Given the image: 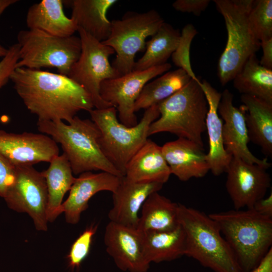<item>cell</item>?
Wrapping results in <instances>:
<instances>
[{
  "mask_svg": "<svg viewBox=\"0 0 272 272\" xmlns=\"http://www.w3.org/2000/svg\"><path fill=\"white\" fill-rule=\"evenodd\" d=\"M16 92L38 120L71 122L81 110L94 107L90 95L67 76L17 67L11 76Z\"/></svg>",
  "mask_w": 272,
  "mask_h": 272,
  "instance_id": "cell-1",
  "label": "cell"
},
{
  "mask_svg": "<svg viewBox=\"0 0 272 272\" xmlns=\"http://www.w3.org/2000/svg\"><path fill=\"white\" fill-rule=\"evenodd\" d=\"M218 225L242 272H252L272 248V218L252 208L214 213Z\"/></svg>",
  "mask_w": 272,
  "mask_h": 272,
  "instance_id": "cell-2",
  "label": "cell"
},
{
  "mask_svg": "<svg viewBox=\"0 0 272 272\" xmlns=\"http://www.w3.org/2000/svg\"><path fill=\"white\" fill-rule=\"evenodd\" d=\"M37 125L39 131L61 145L74 174L101 171L123 177L102 150L100 131L92 120L76 116L67 124L38 120Z\"/></svg>",
  "mask_w": 272,
  "mask_h": 272,
  "instance_id": "cell-3",
  "label": "cell"
},
{
  "mask_svg": "<svg viewBox=\"0 0 272 272\" xmlns=\"http://www.w3.org/2000/svg\"><path fill=\"white\" fill-rule=\"evenodd\" d=\"M179 224L185 236V254L215 272H242L217 224L209 215L179 203Z\"/></svg>",
  "mask_w": 272,
  "mask_h": 272,
  "instance_id": "cell-4",
  "label": "cell"
},
{
  "mask_svg": "<svg viewBox=\"0 0 272 272\" xmlns=\"http://www.w3.org/2000/svg\"><path fill=\"white\" fill-rule=\"evenodd\" d=\"M201 82L190 79L180 90L159 103V117L150 125L149 136L167 132L203 148L208 104Z\"/></svg>",
  "mask_w": 272,
  "mask_h": 272,
  "instance_id": "cell-5",
  "label": "cell"
},
{
  "mask_svg": "<svg viewBox=\"0 0 272 272\" xmlns=\"http://www.w3.org/2000/svg\"><path fill=\"white\" fill-rule=\"evenodd\" d=\"M89 112L99 130L102 150L124 176L127 163L148 139L150 125L160 116L158 104L146 109L141 121L132 127L119 121L114 107L93 109Z\"/></svg>",
  "mask_w": 272,
  "mask_h": 272,
  "instance_id": "cell-6",
  "label": "cell"
},
{
  "mask_svg": "<svg viewBox=\"0 0 272 272\" xmlns=\"http://www.w3.org/2000/svg\"><path fill=\"white\" fill-rule=\"evenodd\" d=\"M227 32L225 48L218 61L217 75L224 86L232 81L247 60L260 48L248 20L253 0H214Z\"/></svg>",
  "mask_w": 272,
  "mask_h": 272,
  "instance_id": "cell-7",
  "label": "cell"
},
{
  "mask_svg": "<svg viewBox=\"0 0 272 272\" xmlns=\"http://www.w3.org/2000/svg\"><path fill=\"white\" fill-rule=\"evenodd\" d=\"M19 59L17 67L40 70L54 67L68 76L81 52L79 37L56 36L37 30H22L17 34Z\"/></svg>",
  "mask_w": 272,
  "mask_h": 272,
  "instance_id": "cell-8",
  "label": "cell"
},
{
  "mask_svg": "<svg viewBox=\"0 0 272 272\" xmlns=\"http://www.w3.org/2000/svg\"><path fill=\"white\" fill-rule=\"evenodd\" d=\"M164 20L155 10L144 13L128 11L111 22L110 35L102 42L113 48L116 57L112 66L119 76L133 71L136 54L146 49V39L154 35Z\"/></svg>",
  "mask_w": 272,
  "mask_h": 272,
  "instance_id": "cell-9",
  "label": "cell"
},
{
  "mask_svg": "<svg viewBox=\"0 0 272 272\" xmlns=\"http://www.w3.org/2000/svg\"><path fill=\"white\" fill-rule=\"evenodd\" d=\"M77 31L81 42V52L68 77L90 95L96 109L113 107L101 98L99 91L103 81L120 76L109 60L115 52L81 28Z\"/></svg>",
  "mask_w": 272,
  "mask_h": 272,
  "instance_id": "cell-10",
  "label": "cell"
},
{
  "mask_svg": "<svg viewBox=\"0 0 272 272\" xmlns=\"http://www.w3.org/2000/svg\"><path fill=\"white\" fill-rule=\"evenodd\" d=\"M4 199L10 209L28 214L36 230H47L48 192L42 172L32 165L16 167L14 181Z\"/></svg>",
  "mask_w": 272,
  "mask_h": 272,
  "instance_id": "cell-11",
  "label": "cell"
},
{
  "mask_svg": "<svg viewBox=\"0 0 272 272\" xmlns=\"http://www.w3.org/2000/svg\"><path fill=\"white\" fill-rule=\"evenodd\" d=\"M166 63L143 71H132L117 78L103 81L100 86L101 98L115 107L120 122L127 127L138 123L135 102L145 85L151 80L171 68Z\"/></svg>",
  "mask_w": 272,
  "mask_h": 272,
  "instance_id": "cell-12",
  "label": "cell"
},
{
  "mask_svg": "<svg viewBox=\"0 0 272 272\" xmlns=\"http://www.w3.org/2000/svg\"><path fill=\"white\" fill-rule=\"evenodd\" d=\"M226 173V190L236 210L252 208L270 186L266 169L239 158H232Z\"/></svg>",
  "mask_w": 272,
  "mask_h": 272,
  "instance_id": "cell-13",
  "label": "cell"
},
{
  "mask_svg": "<svg viewBox=\"0 0 272 272\" xmlns=\"http://www.w3.org/2000/svg\"><path fill=\"white\" fill-rule=\"evenodd\" d=\"M59 151L57 143L46 134L0 130V154L16 167L49 163Z\"/></svg>",
  "mask_w": 272,
  "mask_h": 272,
  "instance_id": "cell-14",
  "label": "cell"
},
{
  "mask_svg": "<svg viewBox=\"0 0 272 272\" xmlns=\"http://www.w3.org/2000/svg\"><path fill=\"white\" fill-rule=\"evenodd\" d=\"M233 95L228 89L221 93L218 106V113L222 120L223 143L226 152L232 157L246 162L255 164L267 169L271 164L267 158L255 157L249 150L244 111L241 107L237 108L233 103Z\"/></svg>",
  "mask_w": 272,
  "mask_h": 272,
  "instance_id": "cell-15",
  "label": "cell"
},
{
  "mask_svg": "<svg viewBox=\"0 0 272 272\" xmlns=\"http://www.w3.org/2000/svg\"><path fill=\"white\" fill-rule=\"evenodd\" d=\"M104 241L108 254L121 270L147 272L150 264L143 252L141 232L137 229L109 221Z\"/></svg>",
  "mask_w": 272,
  "mask_h": 272,
  "instance_id": "cell-16",
  "label": "cell"
},
{
  "mask_svg": "<svg viewBox=\"0 0 272 272\" xmlns=\"http://www.w3.org/2000/svg\"><path fill=\"white\" fill-rule=\"evenodd\" d=\"M122 177L106 172L94 173L89 171L80 174L76 178L67 199L62 204L61 211L66 222L77 224L81 214L87 209L90 199L101 191L114 192Z\"/></svg>",
  "mask_w": 272,
  "mask_h": 272,
  "instance_id": "cell-17",
  "label": "cell"
},
{
  "mask_svg": "<svg viewBox=\"0 0 272 272\" xmlns=\"http://www.w3.org/2000/svg\"><path fill=\"white\" fill-rule=\"evenodd\" d=\"M163 184L158 182H135L124 176L112 193L113 206L108 214L110 221L138 228L139 213L148 196L161 190Z\"/></svg>",
  "mask_w": 272,
  "mask_h": 272,
  "instance_id": "cell-18",
  "label": "cell"
},
{
  "mask_svg": "<svg viewBox=\"0 0 272 272\" xmlns=\"http://www.w3.org/2000/svg\"><path fill=\"white\" fill-rule=\"evenodd\" d=\"M161 148L171 174L180 181L202 177L210 171L203 148L190 140L178 138Z\"/></svg>",
  "mask_w": 272,
  "mask_h": 272,
  "instance_id": "cell-19",
  "label": "cell"
},
{
  "mask_svg": "<svg viewBox=\"0 0 272 272\" xmlns=\"http://www.w3.org/2000/svg\"><path fill=\"white\" fill-rule=\"evenodd\" d=\"M200 86L207 98L208 110L206 119L209 150L207 159L210 171L215 176L226 172L232 157L226 151L223 139V122L218 113L221 93L207 81L201 82Z\"/></svg>",
  "mask_w": 272,
  "mask_h": 272,
  "instance_id": "cell-20",
  "label": "cell"
},
{
  "mask_svg": "<svg viewBox=\"0 0 272 272\" xmlns=\"http://www.w3.org/2000/svg\"><path fill=\"white\" fill-rule=\"evenodd\" d=\"M171 174L161 147L148 139L127 163L124 177L135 182H158L164 184Z\"/></svg>",
  "mask_w": 272,
  "mask_h": 272,
  "instance_id": "cell-21",
  "label": "cell"
},
{
  "mask_svg": "<svg viewBox=\"0 0 272 272\" xmlns=\"http://www.w3.org/2000/svg\"><path fill=\"white\" fill-rule=\"evenodd\" d=\"M63 3L62 0H42L32 5L26 15L28 29L61 37L74 35L78 27L73 18L65 15Z\"/></svg>",
  "mask_w": 272,
  "mask_h": 272,
  "instance_id": "cell-22",
  "label": "cell"
},
{
  "mask_svg": "<svg viewBox=\"0 0 272 272\" xmlns=\"http://www.w3.org/2000/svg\"><path fill=\"white\" fill-rule=\"evenodd\" d=\"M250 142L258 146L267 157L272 156V103L256 97L242 94Z\"/></svg>",
  "mask_w": 272,
  "mask_h": 272,
  "instance_id": "cell-23",
  "label": "cell"
},
{
  "mask_svg": "<svg viewBox=\"0 0 272 272\" xmlns=\"http://www.w3.org/2000/svg\"><path fill=\"white\" fill-rule=\"evenodd\" d=\"M69 2L72 18L81 28L96 40L103 42L109 37L111 22L107 17L108 10L116 0H73Z\"/></svg>",
  "mask_w": 272,
  "mask_h": 272,
  "instance_id": "cell-24",
  "label": "cell"
},
{
  "mask_svg": "<svg viewBox=\"0 0 272 272\" xmlns=\"http://www.w3.org/2000/svg\"><path fill=\"white\" fill-rule=\"evenodd\" d=\"M141 233L144 254L149 263L170 261L185 254V236L179 224L169 231Z\"/></svg>",
  "mask_w": 272,
  "mask_h": 272,
  "instance_id": "cell-25",
  "label": "cell"
},
{
  "mask_svg": "<svg viewBox=\"0 0 272 272\" xmlns=\"http://www.w3.org/2000/svg\"><path fill=\"white\" fill-rule=\"evenodd\" d=\"M49 163L48 168L42 172L48 192L47 218L48 222H52L62 213L63 197L70 191L76 177L63 153L53 158Z\"/></svg>",
  "mask_w": 272,
  "mask_h": 272,
  "instance_id": "cell-26",
  "label": "cell"
},
{
  "mask_svg": "<svg viewBox=\"0 0 272 272\" xmlns=\"http://www.w3.org/2000/svg\"><path fill=\"white\" fill-rule=\"evenodd\" d=\"M178 207L158 192L151 194L141 208L137 229L143 232L174 229L179 225Z\"/></svg>",
  "mask_w": 272,
  "mask_h": 272,
  "instance_id": "cell-27",
  "label": "cell"
},
{
  "mask_svg": "<svg viewBox=\"0 0 272 272\" xmlns=\"http://www.w3.org/2000/svg\"><path fill=\"white\" fill-rule=\"evenodd\" d=\"M232 81L234 87L241 94L272 103V70L260 65L256 54L247 60Z\"/></svg>",
  "mask_w": 272,
  "mask_h": 272,
  "instance_id": "cell-28",
  "label": "cell"
},
{
  "mask_svg": "<svg viewBox=\"0 0 272 272\" xmlns=\"http://www.w3.org/2000/svg\"><path fill=\"white\" fill-rule=\"evenodd\" d=\"M180 31L164 22L146 42L144 54L135 62L133 71H143L167 63L178 45Z\"/></svg>",
  "mask_w": 272,
  "mask_h": 272,
  "instance_id": "cell-29",
  "label": "cell"
},
{
  "mask_svg": "<svg viewBox=\"0 0 272 272\" xmlns=\"http://www.w3.org/2000/svg\"><path fill=\"white\" fill-rule=\"evenodd\" d=\"M191 78L181 69L168 71L147 83L134 104L135 112L157 105L185 86Z\"/></svg>",
  "mask_w": 272,
  "mask_h": 272,
  "instance_id": "cell-30",
  "label": "cell"
},
{
  "mask_svg": "<svg viewBox=\"0 0 272 272\" xmlns=\"http://www.w3.org/2000/svg\"><path fill=\"white\" fill-rule=\"evenodd\" d=\"M248 20L260 42L272 38V1L253 0Z\"/></svg>",
  "mask_w": 272,
  "mask_h": 272,
  "instance_id": "cell-31",
  "label": "cell"
},
{
  "mask_svg": "<svg viewBox=\"0 0 272 272\" xmlns=\"http://www.w3.org/2000/svg\"><path fill=\"white\" fill-rule=\"evenodd\" d=\"M197 33L192 24L186 25L180 33L178 45L171 55V58L176 66L185 71L191 79L199 82L201 81L193 72L190 59V45Z\"/></svg>",
  "mask_w": 272,
  "mask_h": 272,
  "instance_id": "cell-32",
  "label": "cell"
},
{
  "mask_svg": "<svg viewBox=\"0 0 272 272\" xmlns=\"http://www.w3.org/2000/svg\"><path fill=\"white\" fill-rule=\"evenodd\" d=\"M97 230V225L87 227L72 244L67 256L72 268H78L89 255Z\"/></svg>",
  "mask_w": 272,
  "mask_h": 272,
  "instance_id": "cell-33",
  "label": "cell"
},
{
  "mask_svg": "<svg viewBox=\"0 0 272 272\" xmlns=\"http://www.w3.org/2000/svg\"><path fill=\"white\" fill-rule=\"evenodd\" d=\"M19 48L17 43L10 46L7 54L0 61V90L10 80L11 75L17 68Z\"/></svg>",
  "mask_w": 272,
  "mask_h": 272,
  "instance_id": "cell-34",
  "label": "cell"
},
{
  "mask_svg": "<svg viewBox=\"0 0 272 272\" xmlns=\"http://www.w3.org/2000/svg\"><path fill=\"white\" fill-rule=\"evenodd\" d=\"M16 171V167L0 154V196L3 198L14 181Z\"/></svg>",
  "mask_w": 272,
  "mask_h": 272,
  "instance_id": "cell-35",
  "label": "cell"
},
{
  "mask_svg": "<svg viewBox=\"0 0 272 272\" xmlns=\"http://www.w3.org/2000/svg\"><path fill=\"white\" fill-rule=\"evenodd\" d=\"M210 2V0H177L173 3L172 7L177 11L192 13L198 16L206 10Z\"/></svg>",
  "mask_w": 272,
  "mask_h": 272,
  "instance_id": "cell-36",
  "label": "cell"
},
{
  "mask_svg": "<svg viewBox=\"0 0 272 272\" xmlns=\"http://www.w3.org/2000/svg\"><path fill=\"white\" fill-rule=\"evenodd\" d=\"M252 209L263 216L272 218V193L257 201Z\"/></svg>",
  "mask_w": 272,
  "mask_h": 272,
  "instance_id": "cell-37",
  "label": "cell"
},
{
  "mask_svg": "<svg viewBox=\"0 0 272 272\" xmlns=\"http://www.w3.org/2000/svg\"><path fill=\"white\" fill-rule=\"evenodd\" d=\"M260 47L262 49V56L259 60L260 64L272 70V38L261 41Z\"/></svg>",
  "mask_w": 272,
  "mask_h": 272,
  "instance_id": "cell-38",
  "label": "cell"
},
{
  "mask_svg": "<svg viewBox=\"0 0 272 272\" xmlns=\"http://www.w3.org/2000/svg\"><path fill=\"white\" fill-rule=\"evenodd\" d=\"M252 272H272V248Z\"/></svg>",
  "mask_w": 272,
  "mask_h": 272,
  "instance_id": "cell-39",
  "label": "cell"
},
{
  "mask_svg": "<svg viewBox=\"0 0 272 272\" xmlns=\"http://www.w3.org/2000/svg\"><path fill=\"white\" fill-rule=\"evenodd\" d=\"M17 2V0H0V16L8 7Z\"/></svg>",
  "mask_w": 272,
  "mask_h": 272,
  "instance_id": "cell-40",
  "label": "cell"
},
{
  "mask_svg": "<svg viewBox=\"0 0 272 272\" xmlns=\"http://www.w3.org/2000/svg\"><path fill=\"white\" fill-rule=\"evenodd\" d=\"M8 48H6L0 44V57H4L7 53Z\"/></svg>",
  "mask_w": 272,
  "mask_h": 272,
  "instance_id": "cell-41",
  "label": "cell"
}]
</instances>
